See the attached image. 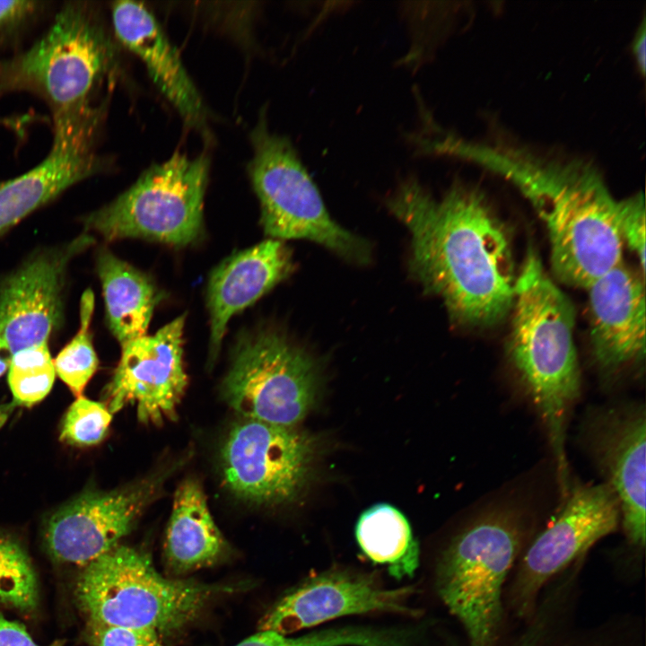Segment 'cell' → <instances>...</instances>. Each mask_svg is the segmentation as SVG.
<instances>
[{"mask_svg":"<svg viewBox=\"0 0 646 646\" xmlns=\"http://www.w3.org/2000/svg\"><path fill=\"white\" fill-rule=\"evenodd\" d=\"M388 205L410 231V272L453 323L487 327L508 316L517 277L511 236L478 189L457 184L437 200L408 179Z\"/></svg>","mask_w":646,"mask_h":646,"instance_id":"1","label":"cell"},{"mask_svg":"<svg viewBox=\"0 0 646 646\" xmlns=\"http://www.w3.org/2000/svg\"><path fill=\"white\" fill-rule=\"evenodd\" d=\"M482 163L514 184L545 222L560 282L587 289L622 262L619 200L594 165L506 145L490 146Z\"/></svg>","mask_w":646,"mask_h":646,"instance_id":"2","label":"cell"},{"mask_svg":"<svg viewBox=\"0 0 646 646\" xmlns=\"http://www.w3.org/2000/svg\"><path fill=\"white\" fill-rule=\"evenodd\" d=\"M506 353L546 428L561 491L568 488L567 421L581 392L575 309L528 248L517 274Z\"/></svg>","mask_w":646,"mask_h":646,"instance_id":"3","label":"cell"},{"mask_svg":"<svg viewBox=\"0 0 646 646\" xmlns=\"http://www.w3.org/2000/svg\"><path fill=\"white\" fill-rule=\"evenodd\" d=\"M116 66V49L93 8L66 3L27 50L0 61V96L25 92L40 98L52 119L93 106V93Z\"/></svg>","mask_w":646,"mask_h":646,"instance_id":"4","label":"cell"},{"mask_svg":"<svg viewBox=\"0 0 646 646\" xmlns=\"http://www.w3.org/2000/svg\"><path fill=\"white\" fill-rule=\"evenodd\" d=\"M222 588L162 576L143 551L118 545L93 560L74 596L87 623L153 631L162 636L194 621Z\"/></svg>","mask_w":646,"mask_h":646,"instance_id":"5","label":"cell"},{"mask_svg":"<svg viewBox=\"0 0 646 646\" xmlns=\"http://www.w3.org/2000/svg\"><path fill=\"white\" fill-rule=\"evenodd\" d=\"M521 514L510 507L483 512L445 550L437 590L462 624L470 646H495L503 616V589L526 537Z\"/></svg>","mask_w":646,"mask_h":646,"instance_id":"6","label":"cell"},{"mask_svg":"<svg viewBox=\"0 0 646 646\" xmlns=\"http://www.w3.org/2000/svg\"><path fill=\"white\" fill-rule=\"evenodd\" d=\"M250 139L249 174L260 203L265 233L280 240H309L352 262L368 263L369 244L331 219L290 139L272 132L264 114Z\"/></svg>","mask_w":646,"mask_h":646,"instance_id":"7","label":"cell"},{"mask_svg":"<svg viewBox=\"0 0 646 646\" xmlns=\"http://www.w3.org/2000/svg\"><path fill=\"white\" fill-rule=\"evenodd\" d=\"M209 158L176 153L152 165L113 201L86 215V232L106 241L143 238L187 246L202 235Z\"/></svg>","mask_w":646,"mask_h":646,"instance_id":"8","label":"cell"},{"mask_svg":"<svg viewBox=\"0 0 646 646\" xmlns=\"http://www.w3.org/2000/svg\"><path fill=\"white\" fill-rule=\"evenodd\" d=\"M318 376L309 354L284 335L257 330L235 345L223 396L244 419L294 426L315 403Z\"/></svg>","mask_w":646,"mask_h":646,"instance_id":"9","label":"cell"},{"mask_svg":"<svg viewBox=\"0 0 646 646\" xmlns=\"http://www.w3.org/2000/svg\"><path fill=\"white\" fill-rule=\"evenodd\" d=\"M552 523L526 548L507 594L514 615L527 620L559 573L581 559L621 522L618 499L607 483L569 488Z\"/></svg>","mask_w":646,"mask_h":646,"instance_id":"10","label":"cell"},{"mask_svg":"<svg viewBox=\"0 0 646 646\" xmlns=\"http://www.w3.org/2000/svg\"><path fill=\"white\" fill-rule=\"evenodd\" d=\"M315 450V439L294 426L244 419L223 441V478L245 502L264 506L287 502L306 484Z\"/></svg>","mask_w":646,"mask_h":646,"instance_id":"11","label":"cell"},{"mask_svg":"<svg viewBox=\"0 0 646 646\" xmlns=\"http://www.w3.org/2000/svg\"><path fill=\"white\" fill-rule=\"evenodd\" d=\"M106 106L53 119V143L30 170L0 182V235L72 186L103 171L107 158L96 151Z\"/></svg>","mask_w":646,"mask_h":646,"instance_id":"12","label":"cell"},{"mask_svg":"<svg viewBox=\"0 0 646 646\" xmlns=\"http://www.w3.org/2000/svg\"><path fill=\"white\" fill-rule=\"evenodd\" d=\"M185 315L151 336L121 345V357L104 398L109 411L136 406L144 424L160 425L177 417L178 406L188 385L183 361Z\"/></svg>","mask_w":646,"mask_h":646,"instance_id":"13","label":"cell"},{"mask_svg":"<svg viewBox=\"0 0 646 646\" xmlns=\"http://www.w3.org/2000/svg\"><path fill=\"white\" fill-rule=\"evenodd\" d=\"M93 242V236L85 232L39 251L1 281L0 339L11 355L48 343L59 328L69 264Z\"/></svg>","mask_w":646,"mask_h":646,"instance_id":"14","label":"cell"},{"mask_svg":"<svg viewBox=\"0 0 646 646\" xmlns=\"http://www.w3.org/2000/svg\"><path fill=\"white\" fill-rule=\"evenodd\" d=\"M160 484L157 476L118 490L81 494L48 520L44 529L48 554L58 563L86 566L131 531Z\"/></svg>","mask_w":646,"mask_h":646,"instance_id":"15","label":"cell"},{"mask_svg":"<svg viewBox=\"0 0 646 646\" xmlns=\"http://www.w3.org/2000/svg\"><path fill=\"white\" fill-rule=\"evenodd\" d=\"M412 588L388 589L366 574L330 571L316 575L283 597L266 613L259 631L287 636L326 621L371 612L415 615L406 606Z\"/></svg>","mask_w":646,"mask_h":646,"instance_id":"16","label":"cell"},{"mask_svg":"<svg viewBox=\"0 0 646 646\" xmlns=\"http://www.w3.org/2000/svg\"><path fill=\"white\" fill-rule=\"evenodd\" d=\"M590 445L607 483L615 493L626 540L638 553L645 546L646 414L643 405L611 408L592 422Z\"/></svg>","mask_w":646,"mask_h":646,"instance_id":"17","label":"cell"},{"mask_svg":"<svg viewBox=\"0 0 646 646\" xmlns=\"http://www.w3.org/2000/svg\"><path fill=\"white\" fill-rule=\"evenodd\" d=\"M589 340L594 360L616 372L645 357L644 275L619 265L588 288Z\"/></svg>","mask_w":646,"mask_h":646,"instance_id":"18","label":"cell"},{"mask_svg":"<svg viewBox=\"0 0 646 646\" xmlns=\"http://www.w3.org/2000/svg\"><path fill=\"white\" fill-rule=\"evenodd\" d=\"M111 20L118 40L142 60L156 87L185 122L204 130L203 100L153 14L141 3L118 1L111 6Z\"/></svg>","mask_w":646,"mask_h":646,"instance_id":"19","label":"cell"},{"mask_svg":"<svg viewBox=\"0 0 646 646\" xmlns=\"http://www.w3.org/2000/svg\"><path fill=\"white\" fill-rule=\"evenodd\" d=\"M293 268L288 247L280 240L268 239L234 253L213 270L207 284L210 360L216 358L232 316L288 277Z\"/></svg>","mask_w":646,"mask_h":646,"instance_id":"20","label":"cell"},{"mask_svg":"<svg viewBox=\"0 0 646 646\" xmlns=\"http://www.w3.org/2000/svg\"><path fill=\"white\" fill-rule=\"evenodd\" d=\"M229 553L215 525L200 484L188 478L174 494L166 530L164 554L168 569L177 575L214 565Z\"/></svg>","mask_w":646,"mask_h":646,"instance_id":"21","label":"cell"},{"mask_svg":"<svg viewBox=\"0 0 646 646\" xmlns=\"http://www.w3.org/2000/svg\"><path fill=\"white\" fill-rule=\"evenodd\" d=\"M108 327L120 345L146 335L163 293L151 277L100 249L96 260Z\"/></svg>","mask_w":646,"mask_h":646,"instance_id":"22","label":"cell"},{"mask_svg":"<svg viewBox=\"0 0 646 646\" xmlns=\"http://www.w3.org/2000/svg\"><path fill=\"white\" fill-rule=\"evenodd\" d=\"M355 537L363 554L372 562L387 565L397 578L414 574L419 564V546L410 525L396 508L376 504L359 518Z\"/></svg>","mask_w":646,"mask_h":646,"instance_id":"23","label":"cell"},{"mask_svg":"<svg viewBox=\"0 0 646 646\" xmlns=\"http://www.w3.org/2000/svg\"><path fill=\"white\" fill-rule=\"evenodd\" d=\"M93 310L94 295L91 290H87L80 301L78 331L53 360L56 375L77 397H82L99 366L91 331Z\"/></svg>","mask_w":646,"mask_h":646,"instance_id":"24","label":"cell"},{"mask_svg":"<svg viewBox=\"0 0 646 646\" xmlns=\"http://www.w3.org/2000/svg\"><path fill=\"white\" fill-rule=\"evenodd\" d=\"M39 603L37 575L23 546L0 532V606L34 611Z\"/></svg>","mask_w":646,"mask_h":646,"instance_id":"25","label":"cell"},{"mask_svg":"<svg viewBox=\"0 0 646 646\" xmlns=\"http://www.w3.org/2000/svg\"><path fill=\"white\" fill-rule=\"evenodd\" d=\"M8 383L17 403L31 406L41 401L51 390L56 371L48 343L12 354Z\"/></svg>","mask_w":646,"mask_h":646,"instance_id":"26","label":"cell"},{"mask_svg":"<svg viewBox=\"0 0 646 646\" xmlns=\"http://www.w3.org/2000/svg\"><path fill=\"white\" fill-rule=\"evenodd\" d=\"M384 631L368 627L345 626L288 637L269 631L258 633L234 646H387Z\"/></svg>","mask_w":646,"mask_h":646,"instance_id":"27","label":"cell"},{"mask_svg":"<svg viewBox=\"0 0 646 646\" xmlns=\"http://www.w3.org/2000/svg\"><path fill=\"white\" fill-rule=\"evenodd\" d=\"M111 413L104 403L79 397L69 406L61 425L60 440L74 446H92L106 436Z\"/></svg>","mask_w":646,"mask_h":646,"instance_id":"28","label":"cell"},{"mask_svg":"<svg viewBox=\"0 0 646 646\" xmlns=\"http://www.w3.org/2000/svg\"><path fill=\"white\" fill-rule=\"evenodd\" d=\"M618 228L623 243L636 254L645 276V205L642 193L619 200Z\"/></svg>","mask_w":646,"mask_h":646,"instance_id":"29","label":"cell"},{"mask_svg":"<svg viewBox=\"0 0 646 646\" xmlns=\"http://www.w3.org/2000/svg\"><path fill=\"white\" fill-rule=\"evenodd\" d=\"M90 646H164L162 635L149 630L87 623Z\"/></svg>","mask_w":646,"mask_h":646,"instance_id":"30","label":"cell"},{"mask_svg":"<svg viewBox=\"0 0 646 646\" xmlns=\"http://www.w3.org/2000/svg\"><path fill=\"white\" fill-rule=\"evenodd\" d=\"M43 3L38 1H0V30L14 29L36 14Z\"/></svg>","mask_w":646,"mask_h":646,"instance_id":"31","label":"cell"},{"mask_svg":"<svg viewBox=\"0 0 646 646\" xmlns=\"http://www.w3.org/2000/svg\"><path fill=\"white\" fill-rule=\"evenodd\" d=\"M64 640H56L47 646H65ZM0 646H41L34 642L26 628L16 621L6 619L0 613Z\"/></svg>","mask_w":646,"mask_h":646,"instance_id":"32","label":"cell"},{"mask_svg":"<svg viewBox=\"0 0 646 646\" xmlns=\"http://www.w3.org/2000/svg\"><path fill=\"white\" fill-rule=\"evenodd\" d=\"M632 43L633 54L639 72L644 76L646 68V25L644 18L638 27Z\"/></svg>","mask_w":646,"mask_h":646,"instance_id":"33","label":"cell"},{"mask_svg":"<svg viewBox=\"0 0 646 646\" xmlns=\"http://www.w3.org/2000/svg\"><path fill=\"white\" fill-rule=\"evenodd\" d=\"M31 116L4 118L0 117V126L9 127L16 133H22L26 124L31 121Z\"/></svg>","mask_w":646,"mask_h":646,"instance_id":"34","label":"cell"},{"mask_svg":"<svg viewBox=\"0 0 646 646\" xmlns=\"http://www.w3.org/2000/svg\"><path fill=\"white\" fill-rule=\"evenodd\" d=\"M11 354L6 346L0 339V376H2L9 368L11 361Z\"/></svg>","mask_w":646,"mask_h":646,"instance_id":"35","label":"cell"}]
</instances>
